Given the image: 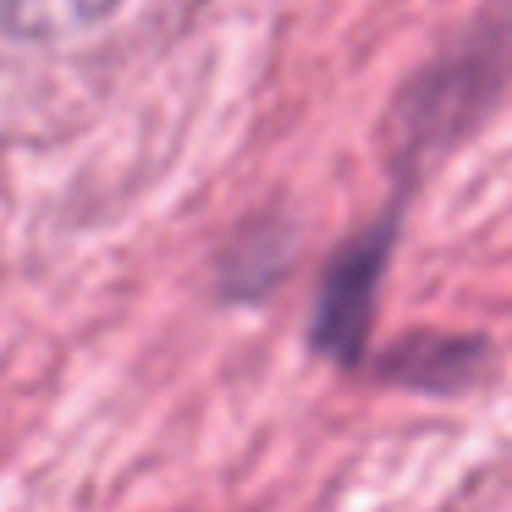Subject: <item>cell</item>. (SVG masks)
<instances>
[{
    "label": "cell",
    "mask_w": 512,
    "mask_h": 512,
    "mask_svg": "<svg viewBox=\"0 0 512 512\" xmlns=\"http://www.w3.org/2000/svg\"><path fill=\"white\" fill-rule=\"evenodd\" d=\"M116 0H0V34L17 39H56L72 28H89Z\"/></svg>",
    "instance_id": "2"
},
{
    "label": "cell",
    "mask_w": 512,
    "mask_h": 512,
    "mask_svg": "<svg viewBox=\"0 0 512 512\" xmlns=\"http://www.w3.org/2000/svg\"><path fill=\"white\" fill-rule=\"evenodd\" d=\"M375 270H380V248H364L353 254L342 270H336L331 292H325V309H320V342L331 353L353 358L358 342L369 331V292H375Z\"/></svg>",
    "instance_id": "1"
}]
</instances>
